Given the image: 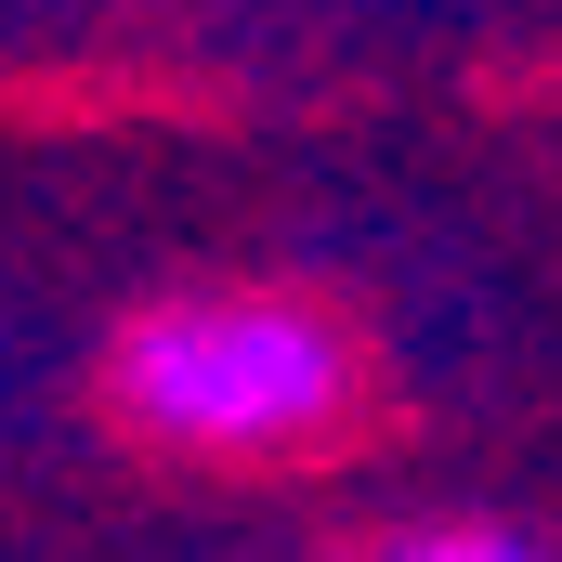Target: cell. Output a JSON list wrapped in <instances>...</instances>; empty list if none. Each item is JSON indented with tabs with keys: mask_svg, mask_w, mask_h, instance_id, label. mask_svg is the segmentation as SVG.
<instances>
[{
	"mask_svg": "<svg viewBox=\"0 0 562 562\" xmlns=\"http://www.w3.org/2000/svg\"><path fill=\"white\" fill-rule=\"evenodd\" d=\"M119 419L196 458H262L340 419V340L301 301H157L119 327Z\"/></svg>",
	"mask_w": 562,
	"mask_h": 562,
	"instance_id": "1",
	"label": "cell"
},
{
	"mask_svg": "<svg viewBox=\"0 0 562 562\" xmlns=\"http://www.w3.org/2000/svg\"><path fill=\"white\" fill-rule=\"evenodd\" d=\"M380 562H550V550L510 537V524H431V537H393Z\"/></svg>",
	"mask_w": 562,
	"mask_h": 562,
	"instance_id": "2",
	"label": "cell"
}]
</instances>
